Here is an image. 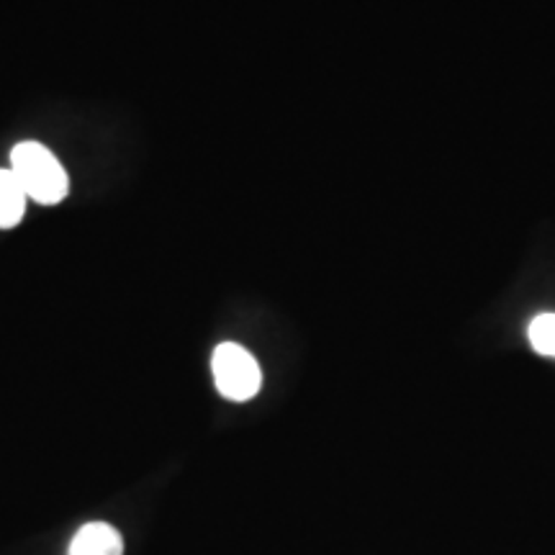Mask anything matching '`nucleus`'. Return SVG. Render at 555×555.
<instances>
[{"label": "nucleus", "mask_w": 555, "mask_h": 555, "mask_svg": "<svg viewBox=\"0 0 555 555\" xmlns=\"http://www.w3.org/2000/svg\"><path fill=\"white\" fill-rule=\"evenodd\" d=\"M26 193L11 170H0V229L16 227L26 211Z\"/></svg>", "instance_id": "obj_4"}, {"label": "nucleus", "mask_w": 555, "mask_h": 555, "mask_svg": "<svg viewBox=\"0 0 555 555\" xmlns=\"http://www.w3.org/2000/svg\"><path fill=\"white\" fill-rule=\"evenodd\" d=\"M211 371L219 393L229 401H249L260 391V365L253 358V352H247L242 345L221 343L214 350Z\"/></svg>", "instance_id": "obj_2"}, {"label": "nucleus", "mask_w": 555, "mask_h": 555, "mask_svg": "<svg viewBox=\"0 0 555 555\" xmlns=\"http://www.w3.org/2000/svg\"><path fill=\"white\" fill-rule=\"evenodd\" d=\"M11 172L18 178L26 198L44 206L60 204L69 191V178L62 163L39 142H21L13 147Z\"/></svg>", "instance_id": "obj_1"}, {"label": "nucleus", "mask_w": 555, "mask_h": 555, "mask_svg": "<svg viewBox=\"0 0 555 555\" xmlns=\"http://www.w3.org/2000/svg\"><path fill=\"white\" fill-rule=\"evenodd\" d=\"M530 345L540 356L555 358V314H540L532 319Z\"/></svg>", "instance_id": "obj_5"}, {"label": "nucleus", "mask_w": 555, "mask_h": 555, "mask_svg": "<svg viewBox=\"0 0 555 555\" xmlns=\"http://www.w3.org/2000/svg\"><path fill=\"white\" fill-rule=\"evenodd\" d=\"M67 555H124V540L116 527L106 522H90L80 527L69 543Z\"/></svg>", "instance_id": "obj_3"}]
</instances>
